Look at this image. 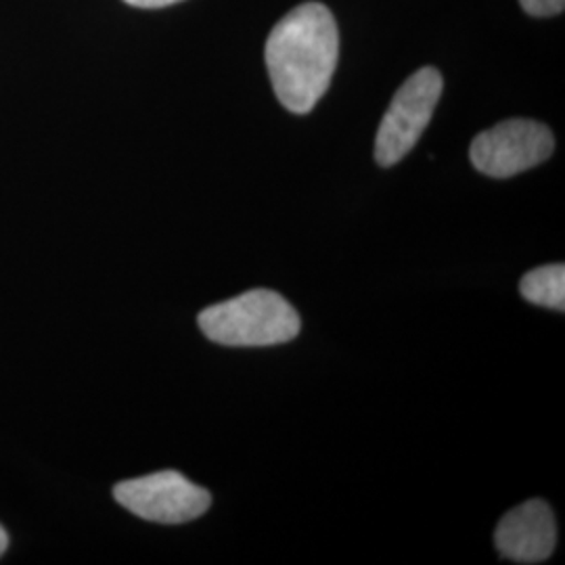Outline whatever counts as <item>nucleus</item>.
Here are the masks:
<instances>
[{"mask_svg":"<svg viewBox=\"0 0 565 565\" xmlns=\"http://www.w3.org/2000/svg\"><path fill=\"white\" fill-rule=\"evenodd\" d=\"M338 57V23L324 4L306 2L287 13L266 41V67L282 107L310 114L331 84Z\"/></svg>","mask_w":565,"mask_h":565,"instance_id":"1","label":"nucleus"},{"mask_svg":"<svg viewBox=\"0 0 565 565\" xmlns=\"http://www.w3.org/2000/svg\"><path fill=\"white\" fill-rule=\"evenodd\" d=\"M210 342L231 348H263L291 342L302 329L298 310L273 289H249L214 303L198 317Z\"/></svg>","mask_w":565,"mask_h":565,"instance_id":"2","label":"nucleus"},{"mask_svg":"<svg viewBox=\"0 0 565 565\" xmlns=\"http://www.w3.org/2000/svg\"><path fill=\"white\" fill-rule=\"evenodd\" d=\"M443 88L445 81L436 67H422L398 88L375 139L380 166L390 168L411 153L436 111Z\"/></svg>","mask_w":565,"mask_h":565,"instance_id":"3","label":"nucleus"},{"mask_svg":"<svg viewBox=\"0 0 565 565\" xmlns=\"http://www.w3.org/2000/svg\"><path fill=\"white\" fill-rule=\"evenodd\" d=\"M114 497L137 518L156 524H186L202 518L212 505L205 488L172 469L120 482Z\"/></svg>","mask_w":565,"mask_h":565,"instance_id":"4","label":"nucleus"},{"mask_svg":"<svg viewBox=\"0 0 565 565\" xmlns=\"http://www.w3.org/2000/svg\"><path fill=\"white\" fill-rule=\"evenodd\" d=\"M555 149L553 132L534 120H507L478 135L469 160L492 179H509L546 162Z\"/></svg>","mask_w":565,"mask_h":565,"instance_id":"5","label":"nucleus"},{"mask_svg":"<svg viewBox=\"0 0 565 565\" xmlns=\"http://www.w3.org/2000/svg\"><path fill=\"white\" fill-rule=\"evenodd\" d=\"M494 545L515 564H543L557 545V524L551 507L534 499L515 507L497 525Z\"/></svg>","mask_w":565,"mask_h":565,"instance_id":"6","label":"nucleus"},{"mask_svg":"<svg viewBox=\"0 0 565 565\" xmlns=\"http://www.w3.org/2000/svg\"><path fill=\"white\" fill-rule=\"evenodd\" d=\"M522 298L536 306H545L551 310H565V266L564 264H546L534 268L520 281Z\"/></svg>","mask_w":565,"mask_h":565,"instance_id":"7","label":"nucleus"},{"mask_svg":"<svg viewBox=\"0 0 565 565\" xmlns=\"http://www.w3.org/2000/svg\"><path fill=\"white\" fill-rule=\"evenodd\" d=\"M520 4L534 18H551L564 11L565 0H520Z\"/></svg>","mask_w":565,"mask_h":565,"instance_id":"8","label":"nucleus"},{"mask_svg":"<svg viewBox=\"0 0 565 565\" xmlns=\"http://www.w3.org/2000/svg\"><path fill=\"white\" fill-rule=\"evenodd\" d=\"M124 2H128L132 7H141V9H162L168 4H177L181 0H124Z\"/></svg>","mask_w":565,"mask_h":565,"instance_id":"9","label":"nucleus"},{"mask_svg":"<svg viewBox=\"0 0 565 565\" xmlns=\"http://www.w3.org/2000/svg\"><path fill=\"white\" fill-rule=\"evenodd\" d=\"M7 546H9V534H7V532H4V527L0 525V557L4 555Z\"/></svg>","mask_w":565,"mask_h":565,"instance_id":"10","label":"nucleus"}]
</instances>
